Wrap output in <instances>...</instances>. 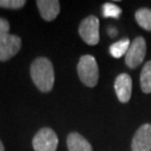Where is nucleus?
<instances>
[{
	"instance_id": "obj_8",
	"label": "nucleus",
	"mask_w": 151,
	"mask_h": 151,
	"mask_svg": "<svg viewBox=\"0 0 151 151\" xmlns=\"http://www.w3.org/2000/svg\"><path fill=\"white\" fill-rule=\"evenodd\" d=\"M114 90L116 96L121 103H127L131 99L132 94V78L129 74L122 73L120 74L114 82Z\"/></svg>"
},
{
	"instance_id": "obj_6",
	"label": "nucleus",
	"mask_w": 151,
	"mask_h": 151,
	"mask_svg": "<svg viewBox=\"0 0 151 151\" xmlns=\"http://www.w3.org/2000/svg\"><path fill=\"white\" fill-rule=\"evenodd\" d=\"M22 47V39L17 35L8 34L0 38V62H6L12 58Z\"/></svg>"
},
{
	"instance_id": "obj_3",
	"label": "nucleus",
	"mask_w": 151,
	"mask_h": 151,
	"mask_svg": "<svg viewBox=\"0 0 151 151\" xmlns=\"http://www.w3.org/2000/svg\"><path fill=\"white\" fill-rule=\"evenodd\" d=\"M58 138L49 128H43L38 131L32 139V148L35 151H56Z\"/></svg>"
},
{
	"instance_id": "obj_16",
	"label": "nucleus",
	"mask_w": 151,
	"mask_h": 151,
	"mask_svg": "<svg viewBox=\"0 0 151 151\" xmlns=\"http://www.w3.org/2000/svg\"><path fill=\"white\" fill-rule=\"evenodd\" d=\"M9 28H10V26H9L8 20L0 17V38H2L4 36L9 34Z\"/></svg>"
},
{
	"instance_id": "obj_10",
	"label": "nucleus",
	"mask_w": 151,
	"mask_h": 151,
	"mask_svg": "<svg viewBox=\"0 0 151 151\" xmlns=\"http://www.w3.org/2000/svg\"><path fill=\"white\" fill-rule=\"evenodd\" d=\"M68 151H93L91 143L77 132H72L67 137Z\"/></svg>"
},
{
	"instance_id": "obj_5",
	"label": "nucleus",
	"mask_w": 151,
	"mask_h": 151,
	"mask_svg": "<svg viewBox=\"0 0 151 151\" xmlns=\"http://www.w3.org/2000/svg\"><path fill=\"white\" fill-rule=\"evenodd\" d=\"M100 22L95 16H88L83 19L78 27V34L87 45H96L100 42Z\"/></svg>"
},
{
	"instance_id": "obj_11",
	"label": "nucleus",
	"mask_w": 151,
	"mask_h": 151,
	"mask_svg": "<svg viewBox=\"0 0 151 151\" xmlns=\"http://www.w3.org/2000/svg\"><path fill=\"white\" fill-rule=\"evenodd\" d=\"M130 44H131V42L128 38H123L119 42L113 43L109 48L111 56L114 57V58H121L122 56H125V54H127V52H128V49L130 47Z\"/></svg>"
},
{
	"instance_id": "obj_12",
	"label": "nucleus",
	"mask_w": 151,
	"mask_h": 151,
	"mask_svg": "<svg viewBox=\"0 0 151 151\" xmlns=\"http://www.w3.org/2000/svg\"><path fill=\"white\" fill-rule=\"evenodd\" d=\"M135 22L141 28L151 32V9L148 8H141L135 11L134 14Z\"/></svg>"
},
{
	"instance_id": "obj_2",
	"label": "nucleus",
	"mask_w": 151,
	"mask_h": 151,
	"mask_svg": "<svg viewBox=\"0 0 151 151\" xmlns=\"http://www.w3.org/2000/svg\"><path fill=\"white\" fill-rule=\"evenodd\" d=\"M77 74L83 84L94 87L99 82V66L96 60L92 55H84L77 64Z\"/></svg>"
},
{
	"instance_id": "obj_1",
	"label": "nucleus",
	"mask_w": 151,
	"mask_h": 151,
	"mask_svg": "<svg viewBox=\"0 0 151 151\" xmlns=\"http://www.w3.org/2000/svg\"><path fill=\"white\" fill-rule=\"evenodd\" d=\"M30 76L38 90L44 93L52 91L54 86L55 74L52 62L46 57L36 58L30 66Z\"/></svg>"
},
{
	"instance_id": "obj_7",
	"label": "nucleus",
	"mask_w": 151,
	"mask_h": 151,
	"mask_svg": "<svg viewBox=\"0 0 151 151\" xmlns=\"http://www.w3.org/2000/svg\"><path fill=\"white\" fill-rule=\"evenodd\" d=\"M132 151H151V124L146 123L141 125L133 135Z\"/></svg>"
},
{
	"instance_id": "obj_15",
	"label": "nucleus",
	"mask_w": 151,
	"mask_h": 151,
	"mask_svg": "<svg viewBox=\"0 0 151 151\" xmlns=\"http://www.w3.org/2000/svg\"><path fill=\"white\" fill-rule=\"evenodd\" d=\"M26 5L25 0H0V8L19 9Z\"/></svg>"
},
{
	"instance_id": "obj_17",
	"label": "nucleus",
	"mask_w": 151,
	"mask_h": 151,
	"mask_svg": "<svg viewBox=\"0 0 151 151\" xmlns=\"http://www.w3.org/2000/svg\"><path fill=\"white\" fill-rule=\"evenodd\" d=\"M108 30H109V34H110V36H111V37H114V36H116V34H118L116 29H115L114 27H110Z\"/></svg>"
},
{
	"instance_id": "obj_14",
	"label": "nucleus",
	"mask_w": 151,
	"mask_h": 151,
	"mask_svg": "<svg viewBox=\"0 0 151 151\" xmlns=\"http://www.w3.org/2000/svg\"><path fill=\"white\" fill-rule=\"evenodd\" d=\"M102 14L104 18H119L122 14V10L119 6L111 4V2H106L104 4L102 7Z\"/></svg>"
},
{
	"instance_id": "obj_13",
	"label": "nucleus",
	"mask_w": 151,
	"mask_h": 151,
	"mask_svg": "<svg viewBox=\"0 0 151 151\" xmlns=\"http://www.w3.org/2000/svg\"><path fill=\"white\" fill-rule=\"evenodd\" d=\"M140 85L143 93L146 94L151 93V60L147 62L141 70Z\"/></svg>"
},
{
	"instance_id": "obj_4",
	"label": "nucleus",
	"mask_w": 151,
	"mask_h": 151,
	"mask_svg": "<svg viewBox=\"0 0 151 151\" xmlns=\"http://www.w3.org/2000/svg\"><path fill=\"white\" fill-rule=\"evenodd\" d=\"M147 53V44L143 37L134 38L124 56L125 64L130 68H135L143 62Z\"/></svg>"
},
{
	"instance_id": "obj_18",
	"label": "nucleus",
	"mask_w": 151,
	"mask_h": 151,
	"mask_svg": "<svg viewBox=\"0 0 151 151\" xmlns=\"http://www.w3.org/2000/svg\"><path fill=\"white\" fill-rule=\"evenodd\" d=\"M0 151H5V148H4V145L1 141H0Z\"/></svg>"
},
{
	"instance_id": "obj_9",
	"label": "nucleus",
	"mask_w": 151,
	"mask_h": 151,
	"mask_svg": "<svg viewBox=\"0 0 151 151\" xmlns=\"http://www.w3.org/2000/svg\"><path fill=\"white\" fill-rule=\"evenodd\" d=\"M40 16L46 22H52L58 16L60 10V1L57 0H37L36 1Z\"/></svg>"
}]
</instances>
